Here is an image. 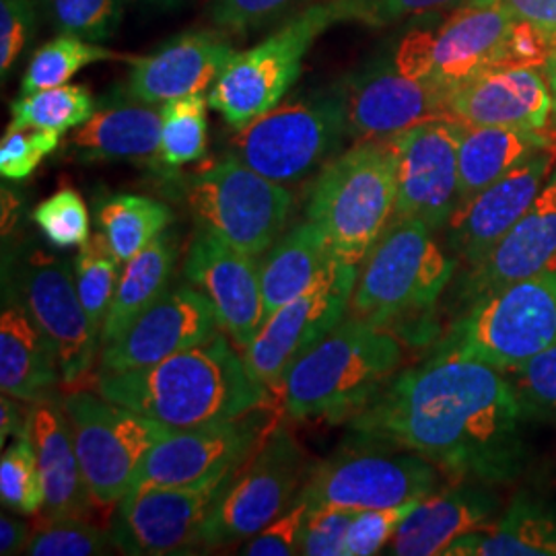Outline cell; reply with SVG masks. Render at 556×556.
I'll list each match as a JSON object with an SVG mask.
<instances>
[{
    "instance_id": "22",
    "label": "cell",
    "mask_w": 556,
    "mask_h": 556,
    "mask_svg": "<svg viewBox=\"0 0 556 556\" xmlns=\"http://www.w3.org/2000/svg\"><path fill=\"white\" fill-rule=\"evenodd\" d=\"M556 144L540 149L509 174L459 202L447 223V241L468 266L484 258L526 215L555 172Z\"/></svg>"
},
{
    "instance_id": "14",
    "label": "cell",
    "mask_w": 556,
    "mask_h": 556,
    "mask_svg": "<svg viewBox=\"0 0 556 556\" xmlns=\"http://www.w3.org/2000/svg\"><path fill=\"white\" fill-rule=\"evenodd\" d=\"M11 268V298L54 346L62 381L87 376L101 351V334L80 303L71 262L34 250Z\"/></svg>"
},
{
    "instance_id": "7",
    "label": "cell",
    "mask_w": 556,
    "mask_h": 556,
    "mask_svg": "<svg viewBox=\"0 0 556 556\" xmlns=\"http://www.w3.org/2000/svg\"><path fill=\"white\" fill-rule=\"evenodd\" d=\"M346 130L340 85L277 108L238 128L231 157L278 184H298L334 160Z\"/></svg>"
},
{
    "instance_id": "6",
    "label": "cell",
    "mask_w": 556,
    "mask_h": 556,
    "mask_svg": "<svg viewBox=\"0 0 556 556\" xmlns=\"http://www.w3.org/2000/svg\"><path fill=\"white\" fill-rule=\"evenodd\" d=\"M456 262L418 220L392 219L361 262L351 299L355 318L390 328L429 314L454 277Z\"/></svg>"
},
{
    "instance_id": "21",
    "label": "cell",
    "mask_w": 556,
    "mask_h": 556,
    "mask_svg": "<svg viewBox=\"0 0 556 556\" xmlns=\"http://www.w3.org/2000/svg\"><path fill=\"white\" fill-rule=\"evenodd\" d=\"M184 275L211 303L220 330L245 351L264 324L260 264L219 236L199 229L192 239Z\"/></svg>"
},
{
    "instance_id": "28",
    "label": "cell",
    "mask_w": 556,
    "mask_h": 556,
    "mask_svg": "<svg viewBox=\"0 0 556 556\" xmlns=\"http://www.w3.org/2000/svg\"><path fill=\"white\" fill-rule=\"evenodd\" d=\"M0 316V388L2 394L23 404L52 400L62 379L54 346L23 309L20 301L9 299Z\"/></svg>"
},
{
    "instance_id": "39",
    "label": "cell",
    "mask_w": 556,
    "mask_h": 556,
    "mask_svg": "<svg viewBox=\"0 0 556 556\" xmlns=\"http://www.w3.org/2000/svg\"><path fill=\"white\" fill-rule=\"evenodd\" d=\"M0 497L9 509L25 516H36L43 509L46 495L29 425L2 454Z\"/></svg>"
},
{
    "instance_id": "53",
    "label": "cell",
    "mask_w": 556,
    "mask_h": 556,
    "mask_svg": "<svg viewBox=\"0 0 556 556\" xmlns=\"http://www.w3.org/2000/svg\"><path fill=\"white\" fill-rule=\"evenodd\" d=\"M29 544V528L17 517H0V555L11 556L25 553Z\"/></svg>"
},
{
    "instance_id": "49",
    "label": "cell",
    "mask_w": 556,
    "mask_h": 556,
    "mask_svg": "<svg viewBox=\"0 0 556 556\" xmlns=\"http://www.w3.org/2000/svg\"><path fill=\"white\" fill-rule=\"evenodd\" d=\"M34 0H0V75H9L13 64L34 40Z\"/></svg>"
},
{
    "instance_id": "52",
    "label": "cell",
    "mask_w": 556,
    "mask_h": 556,
    "mask_svg": "<svg viewBox=\"0 0 556 556\" xmlns=\"http://www.w3.org/2000/svg\"><path fill=\"white\" fill-rule=\"evenodd\" d=\"M17 397L2 394L0 402V443L4 447L7 439L17 438L23 429H27L29 425V413L25 415L23 406Z\"/></svg>"
},
{
    "instance_id": "24",
    "label": "cell",
    "mask_w": 556,
    "mask_h": 556,
    "mask_svg": "<svg viewBox=\"0 0 556 556\" xmlns=\"http://www.w3.org/2000/svg\"><path fill=\"white\" fill-rule=\"evenodd\" d=\"M447 114L470 126L544 130L553 96L536 66H493L447 93Z\"/></svg>"
},
{
    "instance_id": "43",
    "label": "cell",
    "mask_w": 556,
    "mask_h": 556,
    "mask_svg": "<svg viewBox=\"0 0 556 556\" xmlns=\"http://www.w3.org/2000/svg\"><path fill=\"white\" fill-rule=\"evenodd\" d=\"M41 233L56 248H75L91 238V219L79 192L66 188L43 200L34 211Z\"/></svg>"
},
{
    "instance_id": "19",
    "label": "cell",
    "mask_w": 556,
    "mask_h": 556,
    "mask_svg": "<svg viewBox=\"0 0 556 556\" xmlns=\"http://www.w3.org/2000/svg\"><path fill=\"white\" fill-rule=\"evenodd\" d=\"M349 137L390 139L427 119L450 118L447 96L379 56L340 83Z\"/></svg>"
},
{
    "instance_id": "50",
    "label": "cell",
    "mask_w": 556,
    "mask_h": 556,
    "mask_svg": "<svg viewBox=\"0 0 556 556\" xmlns=\"http://www.w3.org/2000/svg\"><path fill=\"white\" fill-rule=\"evenodd\" d=\"M468 0H358L361 23L388 25L394 21L456 9Z\"/></svg>"
},
{
    "instance_id": "9",
    "label": "cell",
    "mask_w": 556,
    "mask_h": 556,
    "mask_svg": "<svg viewBox=\"0 0 556 556\" xmlns=\"http://www.w3.org/2000/svg\"><path fill=\"white\" fill-rule=\"evenodd\" d=\"M438 25L410 29L394 50L397 71L445 96L493 66H507L517 20L503 0H468Z\"/></svg>"
},
{
    "instance_id": "46",
    "label": "cell",
    "mask_w": 556,
    "mask_h": 556,
    "mask_svg": "<svg viewBox=\"0 0 556 556\" xmlns=\"http://www.w3.org/2000/svg\"><path fill=\"white\" fill-rule=\"evenodd\" d=\"M355 514L342 507H309L299 555L346 556V536Z\"/></svg>"
},
{
    "instance_id": "10",
    "label": "cell",
    "mask_w": 556,
    "mask_h": 556,
    "mask_svg": "<svg viewBox=\"0 0 556 556\" xmlns=\"http://www.w3.org/2000/svg\"><path fill=\"white\" fill-rule=\"evenodd\" d=\"M312 472L289 429H273L220 486L200 528V546L217 548L258 534L298 501Z\"/></svg>"
},
{
    "instance_id": "33",
    "label": "cell",
    "mask_w": 556,
    "mask_h": 556,
    "mask_svg": "<svg viewBox=\"0 0 556 556\" xmlns=\"http://www.w3.org/2000/svg\"><path fill=\"white\" fill-rule=\"evenodd\" d=\"M176 238L161 233L142 252L124 264L110 312L101 328V349L122 337L169 289L176 262Z\"/></svg>"
},
{
    "instance_id": "40",
    "label": "cell",
    "mask_w": 556,
    "mask_h": 556,
    "mask_svg": "<svg viewBox=\"0 0 556 556\" xmlns=\"http://www.w3.org/2000/svg\"><path fill=\"white\" fill-rule=\"evenodd\" d=\"M114 546L110 530H101L87 517L41 521L29 538L25 553L31 556H93L110 553Z\"/></svg>"
},
{
    "instance_id": "31",
    "label": "cell",
    "mask_w": 556,
    "mask_h": 556,
    "mask_svg": "<svg viewBox=\"0 0 556 556\" xmlns=\"http://www.w3.org/2000/svg\"><path fill=\"white\" fill-rule=\"evenodd\" d=\"M334 258L330 241L316 220L301 223L282 236L260 264L264 321L301 295Z\"/></svg>"
},
{
    "instance_id": "17",
    "label": "cell",
    "mask_w": 556,
    "mask_h": 556,
    "mask_svg": "<svg viewBox=\"0 0 556 556\" xmlns=\"http://www.w3.org/2000/svg\"><path fill=\"white\" fill-rule=\"evenodd\" d=\"M462 130L464 122L438 118L392 137L397 167L394 219L418 220L433 233L447 227L459 199Z\"/></svg>"
},
{
    "instance_id": "1",
    "label": "cell",
    "mask_w": 556,
    "mask_h": 556,
    "mask_svg": "<svg viewBox=\"0 0 556 556\" xmlns=\"http://www.w3.org/2000/svg\"><path fill=\"white\" fill-rule=\"evenodd\" d=\"M523 420L501 369L439 349L390 379L351 418V433L418 454L459 482L497 484L521 470Z\"/></svg>"
},
{
    "instance_id": "27",
    "label": "cell",
    "mask_w": 556,
    "mask_h": 556,
    "mask_svg": "<svg viewBox=\"0 0 556 556\" xmlns=\"http://www.w3.org/2000/svg\"><path fill=\"white\" fill-rule=\"evenodd\" d=\"M29 433L36 445L46 495L41 521L87 517L96 503L80 470L64 406L54 400L34 404L29 410Z\"/></svg>"
},
{
    "instance_id": "35",
    "label": "cell",
    "mask_w": 556,
    "mask_h": 556,
    "mask_svg": "<svg viewBox=\"0 0 556 556\" xmlns=\"http://www.w3.org/2000/svg\"><path fill=\"white\" fill-rule=\"evenodd\" d=\"M96 100L83 85H60L36 93H21L11 103L15 128H43L64 135L96 114Z\"/></svg>"
},
{
    "instance_id": "13",
    "label": "cell",
    "mask_w": 556,
    "mask_h": 556,
    "mask_svg": "<svg viewBox=\"0 0 556 556\" xmlns=\"http://www.w3.org/2000/svg\"><path fill=\"white\" fill-rule=\"evenodd\" d=\"M62 406L93 503L114 507L130 493L142 459L172 429L100 392H73Z\"/></svg>"
},
{
    "instance_id": "45",
    "label": "cell",
    "mask_w": 556,
    "mask_h": 556,
    "mask_svg": "<svg viewBox=\"0 0 556 556\" xmlns=\"http://www.w3.org/2000/svg\"><path fill=\"white\" fill-rule=\"evenodd\" d=\"M59 132L9 126L0 140V174L7 179L29 178L41 161L59 149Z\"/></svg>"
},
{
    "instance_id": "12",
    "label": "cell",
    "mask_w": 556,
    "mask_h": 556,
    "mask_svg": "<svg viewBox=\"0 0 556 556\" xmlns=\"http://www.w3.org/2000/svg\"><path fill=\"white\" fill-rule=\"evenodd\" d=\"M441 475L413 452L351 439V445L312 468L299 497L309 507L390 509L435 493Z\"/></svg>"
},
{
    "instance_id": "41",
    "label": "cell",
    "mask_w": 556,
    "mask_h": 556,
    "mask_svg": "<svg viewBox=\"0 0 556 556\" xmlns=\"http://www.w3.org/2000/svg\"><path fill=\"white\" fill-rule=\"evenodd\" d=\"M501 371L509 381L526 418L555 417L556 344Z\"/></svg>"
},
{
    "instance_id": "23",
    "label": "cell",
    "mask_w": 556,
    "mask_h": 556,
    "mask_svg": "<svg viewBox=\"0 0 556 556\" xmlns=\"http://www.w3.org/2000/svg\"><path fill=\"white\" fill-rule=\"evenodd\" d=\"M236 54L220 29L186 31L163 43L157 52L132 60L126 96L153 105L197 96L217 83Z\"/></svg>"
},
{
    "instance_id": "51",
    "label": "cell",
    "mask_w": 556,
    "mask_h": 556,
    "mask_svg": "<svg viewBox=\"0 0 556 556\" xmlns=\"http://www.w3.org/2000/svg\"><path fill=\"white\" fill-rule=\"evenodd\" d=\"M509 13L556 38V0H503Z\"/></svg>"
},
{
    "instance_id": "55",
    "label": "cell",
    "mask_w": 556,
    "mask_h": 556,
    "mask_svg": "<svg viewBox=\"0 0 556 556\" xmlns=\"http://www.w3.org/2000/svg\"><path fill=\"white\" fill-rule=\"evenodd\" d=\"M147 2H151V4H155V7H163V9H169V7H176L178 2L181 0H147Z\"/></svg>"
},
{
    "instance_id": "26",
    "label": "cell",
    "mask_w": 556,
    "mask_h": 556,
    "mask_svg": "<svg viewBox=\"0 0 556 556\" xmlns=\"http://www.w3.org/2000/svg\"><path fill=\"white\" fill-rule=\"evenodd\" d=\"M497 498L477 482H459L420 498L402 519L386 553L396 556H435L468 534L484 532L495 523Z\"/></svg>"
},
{
    "instance_id": "42",
    "label": "cell",
    "mask_w": 556,
    "mask_h": 556,
    "mask_svg": "<svg viewBox=\"0 0 556 556\" xmlns=\"http://www.w3.org/2000/svg\"><path fill=\"white\" fill-rule=\"evenodd\" d=\"M124 9L126 0H52L60 34L93 43L114 38L124 20Z\"/></svg>"
},
{
    "instance_id": "11",
    "label": "cell",
    "mask_w": 556,
    "mask_h": 556,
    "mask_svg": "<svg viewBox=\"0 0 556 556\" xmlns=\"http://www.w3.org/2000/svg\"><path fill=\"white\" fill-rule=\"evenodd\" d=\"M181 199L200 229L254 258L277 241L293 206V194L282 184L231 155L186 179Z\"/></svg>"
},
{
    "instance_id": "44",
    "label": "cell",
    "mask_w": 556,
    "mask_h": 556,
    "mask_svg": "<svg viewBox=\"0 0 556 556\" xmlns=\"http://www.w3.org/2000/svg\"><path fill=\"white\" fill-rule=\"evenodd\" d=\"M305 0H211V20L225 34L248 36L295 15Z\"/></svg>"
},
{
    "instance_id": "48",
    "label": "cell",
    "mask_w": 556,
    "mask_h": 556,
    "mask_svg": "<svg viewBox=\"0 0 556 556\" xmlns=\"http://www.w3.org/2000/svg\"><path fill=\"white\" fill-rule=\"evenodd\" d=\"M309 514V503L299 497L285 514L273 519L262 528L256 536L241 548V555L248 556H291L299 555V542L303 526Z\"/></svg>"
},
{
    "instance_id": "32",
    "label": "cell",
    "mask_w": 556,
    "mask_h": 556,
    "mask_svg": "<svg viewBox=\"0 0 556 556\" xmlns=\"http://www.w3.org/2000/svg\"><path fill=\"white\" fill-rule=\"evenodd\" d=\"M445 556H556L555 511L517 495L489 530L459 538Z\"/></svg>"
},
{
    "instance_id": "3",
    "label": "cell",
    "mask_w": 556,
    "mask_h": 556,
    "mask_svg": "<svg viewBox=\"0 0 556 556\" xmlns=\"http://www.w3.org/2000/svg\"><path fill=\"white\" fill-rule=\"evenodd\" d=\"M402 363V344L390 328L367 319H342L285 371L277 388L293 420L353 418Z\"/></svg>"
},
{
    "instance_id": "30",
    "label": "cell",
    "mask_w": 556,
    "mask_h": 556,
    "mask_svg": "<svg viewBox=\"0 0 556 556\" xmlns=\"http://www.w3.org/2000/svg\"><path fill=\"white\" fill-rule=\"evenodd\" d=\"M553 144H556L555 139L544 130L464 124L457 151V204L472 199L480 190L509 174L521 161Z\"/></svg>"
},
{
    "instance_id": "2",
    "label": "cell",
    "mask_w": 556,
    "mask_h": 556,
    "mask_svg": "<svg viewBox=\"0 0 556 556\" xmlns=\"http://www.w3.org/2000/svg\"><path fill=\"white\" fill-rule=\"evenodd\" d=\"M219 332L211 342L122 374H100L101 396L167 429H192L245 417L266 402V386Z\"/></svg>"
},
{
    "instance_id": "38",
    "label": "cell",
    "mask_w": 556,
    "mask_h": 556,
    "mask_svg": "<svg viewBox=\"0 0 556 556\" xmlns=\"http://www.w3.org/2000/svg\"><path fill=\"white\" fill-rule=\"evenodd\" d=\"M119 262L103 233H91L75 260L80 303L101 334L119 280Z\"/></svg>"
},
{
    "instance_id": "54",
    "label": "cell",
    "mask_w": 556,
    "mask_h": 556,
    "mask_svg": "<svg viewBox=\"0 0 556 556\" xmlns=\"http://www.w3.org/2000/svg\"><path fill=\"white\" fill-rule=\"evenodd\" d=\"M542 73L546 77L551 96H553V114H555L556 118V52H553L551 59L546 60V64L542 66Z\"/></svg>"
},
{
    "instance_id": "5",
    "label": "cell",
    "mask_w": 556,
    "mask_h": 556,
    "mask_svg": "<svg viewBox=\"0 0 556 556\" xmlns=\"http://www.w3.org/2000/svg\"><path fill=\"white\" fill-rule=\"evenodd\" d=\"M346 21H361L358 0H319L301 9L258 46L236 54L211 87L208 105L236 130L270 112L295 85L314 41Z\"/></svg>"
},
{
    "instance_id": "47",
    "label": "cell",
    "mask_w": 556,
    "mask_h": 556,
    "mask_svg": "<svg viewBox=\"0 0 556 556\" xmlns=\"http://www.w3.org/2000/svg\"><path fill=\"white\" fill-rule=\"evenodd\" d=\"M418 501L390 509L357 511L346 536V556H369L381 553L396 534L402 519L413 511Z\"/></svg>"
},
{
    "instance_id": "4",
    "label": "cell",
    "mask_w": 556,
    "mask_h": 556,
    "mask_svg": "<svg viewBox=\"0 0 556 556\" xmlns=\"http://www.w3.org/2000/svg\"><path fill=\"white\" fill-rule=\"evenodd\" d=\"M396 197L392 137L358 140L324 165L307 217L324 229L337 258L358 266L394 219Z\"/></svg>"
},
{
    "instance_id": "36",
    "label": "cell",
    "mask_w": 556,
    "mask_h": 556,
    "mask_svg": "<svg viewBox=\"0 0 556 556\" xmlns=\"http://www.w3.org/2000/svg\"><path fill=\"white\" fill-rule=\"evenodd\" d=\"M112 59H116V54L108 48L62 34L56 40L43 43L29 60L27 73L21 83V93H36L41 89L66 85L85 66Z\"/></svg>"
},
{
    "instance_id": "37",
    "label": "cell",
    "mask_w": 556,
    "mask_h": 556,
    "mask_svg": "<svg viewBox=\"0 0 556 556\" xmlns=\"http://www.w3.org/2000/svg\"><path fill=\"white\" fill-rule=\"evenodd\" d=\"M206 105L208 100L202 93L167 101L161 105L163 126L160 157L165 165L181 167L204 157L208 132Z\"/></svg>"
},
{
    "instance_id": "16",
    "label": "cell",
    "mask_w": 556,
    "mask_h": 556,
    "mask_svg": "<svg viewBox=\"0 0 556 556\" xmlns=\"http://www.w3.org/2000/svg\"><path fill=\"white\" fill-rule=\"evenodd\" d=\"M233 470L194 484L132 489L112 516L114 546L132 556L179 555L200 546L202 521Z\"/></svg>"
},
{
    "instance_id": "20",
    "label": "cell",
    "mask_w": 556,
    "mask_h": 556,
    "mask_svg": "<svg viewBox=\"0 0 556 556\" xmlns=\"http://www.w3.org/2000/svg\"><path fill=\"white\" fill-rule=\"evenodd\" d=\"M220 332L211 303L194 287L169 289L122 337L100 351V374H122L157 365L197 349Z\"/></svg>"
},
{
    "instance_id": "15",
    "label": "cell",
    "mask_w": 556,
    "mask_h": 556,
    "mask_svg": "<svg viewBox=\"0 0 556 556\" xmlns=\"http://www.w3.org/2000/svg\"><path fill=\"white\" fill-rule=\"evenodd\" d=\"M357 277L358 266L334 258L301 295L262 324L243 358L264 386L277 388L285 371L344 319Z\"/></svg>"
},
{
    "instance_id": "29",
    "label": "cell",
    "mask_w": 556,
    "mask_h": 556,
    "mask_svg": "<svg viewBox=\"0 0 556 556\" xmlns=\"http://www.w3.org/2000/svg\"><path fill=\"white\" fill-rule=\"evenodd\" d=\"M161 126L157 105L132 98L114 101L80 124L71 149L83 161L147 160L160 153Z\"/></svg>"
},
{
    "instance_id": "25",
    "label": "cell",
    "mask_w": 556,
    "mask_h": 556,
    "mask_svg": "<svg viewBox=\"0 0 556 556\" xmlns=\"http://www.w3.org/2000/svg\"><path fill=\"white\" fill-rule=\"evenodd\" d=\"M556 266V167L526 215L505 233V238L470 266L462 291L468 303Z\"/></svg>"
},
{
    "instance_id": "18",
    "label": "cell",
    "mask_w": 556,
    "mask_h": 556,
    "mask_svg": "<svg viewBox=\"0 0 556 556\" xmlns=\"http://www.w3.org/2000/svg\"><path fill=\"white\" fill-rule=\"evenodd\" d=\"M254 413L192 429H172L142 459L132 489L194 484L238 468L273 431V425Z\"/></svg>"
},
{
    "instance_id": "34",
    "label": "cell",
    "mask_w": 556,
    "mask_h": 556,
    "mask_svg": "<svg viewBox=\"0 0 556 556\" xmlns=\"http://www.w3.org/2000/svg\"><path fill=\"white\" fill-rule=\"evenodd\" d=\"M169 223L172 211L167 204L139 194L108 197L98 208L101 233L122 264L142 252Z\"/></svg>"
},
{
    "instance_id": "8",
    "label": "cell",
    "mask_w": 556,
    "mask_h": 556,
    "mask_svg": "<svg viewBox=\"0 0 556 556\" xmlns=\"http://www.w3.org/2000/svg\"><path fill=\"white\" fill-rule=\"evenodd\" d=\"M556 344V266L489 291L468 303L443 351L497 369Z\"/></svg>"
}]
</instances>
